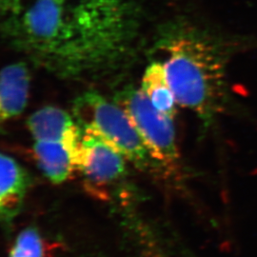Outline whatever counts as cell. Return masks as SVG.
Wrapping results in <instances>:
<instances>
[{
  "mask_svg": "<svg viewBox=\"0 0 257 257\" xmlns=\"http://www.w3.org/2000/svg\"><path fill=\"white\" fill-rule=\"evenodd\" d=\"M31 183L27 171L13 157L0 153V224L4 229L11 230Z\"/></svg>",
  "mask_w": 257,
  "mask_h": 257,
  "instance_id": "5",
  "label": "cell"
},
{
  "mask_svg": "<svg viewBox=\"0 0 257 257\" xmlns=\"http://www.w3.org/2000/svg\"><path fill=\"white\" fill-rule=\"evenodd\" d=\"M81 146L79 174L85 189L100 200H110L127 174L125 157L89 130H82Z\"/></svg>",
  "mask_w": 257,
  "mask_h": 257,
  "instance_id": "4",
  "label": "cell"
},
{
  "mask_svg": "<svg viewBox=\"0 0 257 257\" xmlns=\"http://www.w3.org/2000/svg\"><path fill=\"white\" fill-rule=\"evenodd\" d=\"M31 74L24 62L8 65L0 71V124L20 115L27 106Z\"/></svg>",
  "mask_w": 257,
  "mask_h": 257,
  "instance_id": "8",
  "label": "cell"
},
{
  "mask_svg": "<svg viewBox=\"0 0 257 257\" xmlns=\"http://www.w3.org/2000/svg\"><path fill=\"white\" fill-rule=\"evenodd\" d=\"M166 74L177 104L210 121L222 110L226 59L213 40L191 28H175L162 39Z\"/></svg>",
  "mask_w": 257,
  "mask_h": 257,
  "instance_id": "1",
  "label": "cell"
},
{
  "mask_svg": "<svg viewBox=\"0 0 257 257\" xmlns=\"http://www.w3.org/2000/svg\"><path fill=\"white\" fill-rule=\"evenodd\" d=\"M27 126L36 141H56L81 147L82 130L71 114L58 107L46 106L35 111Z\"/></svg>",
  "mask_w": 257,
  "mask_h": 257,
  "instance_id": "6",
  "label": "cell"
},
{
  "mask_svg": "<svg viewBox=\"0 0 257 257\" xmlns=\"http://www.w3.org/2000/svg\"><path fill=\"white\" fill-rule=\"evenodd\" d=\"M44 242L35 227H28L19 232L10 250L9 257H44Z\"/></svg>",
  "mask_w": 257,
  "mask_h": 257,
  "instance_id": "10",
  "label": "cell"
},
{
  "mask_svg": "<svg viewBox=\"0 0 257 257\" xmlns=\"http://www.w3.org/2000/svg\"><path fill=\"white\" fill-rule=\"evenodd\" d=\"M141 91L157 110L171 118L175 117L177 101L164 65L155 62L148 66L142 77Z\"/></svg>",
  "mask_w": 257,
  "mask_h": 257,
  "instance_id": "9",
  "label": "cell"
},
{
  "mask_svg": "<svg viewBox=\"0 0 257 257\" xmlns=\"http://www.w3.org/2000/svg\"><path fill=\"white\" fill-rule=\"evenodd\" d=\"M117 100L155 162L167 170H175L179 153L173 118L157 110L141 89L128 88L118 94Z\"/></svg>",
  "mask_w": 257,
  "mask_h": 257,
  "instance_id": "3",
  "label": "cell"
},
{
  "mask_svg": "<svg viewBox=\"0 0 257 257\" xmlns=\"http://www.w3.org/2000/svg\"><path fill=\"white\" fill-rule=\"evenodd\" d=\"M73 110L80 128L98 136L134 165L144 169L155 161L128 114L117 103L109 101L98 92H86L76 98Z\"/></svg>",
  "mask_w": 257,
  "mask_h": 257,
  "instance_id": "2",
  "label": "cell"
},
{
  "mask_svg": "<svg viewBox=\"0 0 257 257\" xmlns=\"http://www.w3.org/2000/svg\"><path fill=\"white\" fill-rule=\"evenodd\" d=\"M77 257H102L100 254H93V253H89V254H82Z\"/></svg>",
  "mask_w": 257,
  "mask_h": 257,
  "instance_id": "11",
  "label": "cell"
},
{
  "mask_svg": "<svg viewBox=\"0 0 257 257\" xmlns=\"http://www.w3.org/2000/svg\"><path fill=\"white\" fill-rule=\"evenodd\" d=\"M82 146L71 147L62 142L36 141L34 156L40 171L55 184L64 183L79 173Z\"/></svg>",
  "mask_w": 257,
  "mask_h": 257,
  "instance_id": "7",
  "label": "cell"
}]
</instances>
